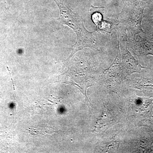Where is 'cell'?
<instances>
[{"mask_svg":"<svg viewBox=\"0 0 153 153\" xmlns=\"http://www.w3.org/2000/svg\"><path fill=\"white\" fill-rule=\"evenodd\" d=\"M118 47L117 55L112 65L103 71L105 76L116 81H122L127 76L134 73H140L143 67L128 50V38L125 27L122 25H118Z\"/></svg>","mask_w":153,"mask_h":153,"instance_id":"obj_1","label":"cell"},{"mask_svg":"<svg viewBox=\"0 0 153 153\" xmlns=\"http://www.w3.org/2000/svg\"><path fill=\"white\" fill-rule=\"evenodd\" d=\"M53 1L60 10V16L58 20L72 29L76 34V42L72 46L71 54L64 62V65L66 66L76 52L86 47H95V39L92 35L94 32H89L85 29L82 17L73 10L66 0Z\"/></svg>","mask_w":153,"mask_h":153,"instance_id":"obj_2","label":"cell"},{"mask_svg":"<svg viewBox=\"0 0 153 153\" xmlns=\"http://www.w3.org/2000/svg\"><path fill=\"white\" fill-rule=\"evenodd\" d=\"M60 76L59 81L77 88L85 97L86 100L90 102L86 91L88 87L95 84V77L94 69L89 61L85 60L74 64Z\"/></svg>","mask_w":153,"mask_h":153,"instance_id":"obj_3","label":"cell"},{"mask_svg":"<svg viewBox=\"0 0 153 153\" xmlns=\"http://www.w3.org/2000/svg\"><path fill=\"white\" fill-rule=\"evenodd\" d=\"M144 7L136 3L126 2L123 3L122 10L110 20L116 25L120 24L125 27L127 34L136 37L140 33H145L143 30V19L145 18Z\"/></svg>","mask_w":153,"mask_h":153,"instance_id":"obj_4","label":"cell"},{"mask_svg":"<svg viewBox=\"0 0 153 153\" xmlns=\"http://www.w3.org/2000/svg\"><path fill=\"white\" fill-rule=\"evenodd\" d=\"M153 100L134 95L131 101L133 116L140 120H153Z\"/></svg>","mask_w":153,"mask_h":153,"instance_id":"obj_5","label":"cell"},{"mask_svg":"<svg viewBox=\"0 0 153 153\" xmlns=\"http://www.w3.org/2000/svg\"><path fill=\"white\" fill-rule=\"evenodd\" d=\"M127 35L128 46L138 57L140 58L148 55L153 56V42L138 35L137 37Z\"/></svg>","mask_w":153,"mask_h":153,"instance_id":"obj_6","label":"cell"},{"mask_svg":"<svg viewBox=\"0 0 153 153\" xmlns=\"http://www.w3.org/2000/svg\"><path fill=\"white\" fill-rule=\"evenodd\" d=\"M116 121L114 115L108 109L107 105L104 104V110L102 115L97 121L92 132L98 133L106 130L116 123Z\"/></svg>","mask_w":153,"mask_h":153,"instance_id":"obj_7","label":"cell"},{"mask_svg":"<svg viewBox=\"0 0 153 153\" xmlns=\"http://www.w3.org/2000/svg\"><path fill=\"white\" fill-rule=\"evenodd\" d=\"M132 82L133 87L153 96V79L142 77L134 79Z\"/></svg>","mask_w":153,"mask_h":153,"instance_id":"obj_8","label":"cell"},{"mask_svg":"<svg viewBox=\"0 0 153 153\" xmlns=\"http://www.w3.org/2000/svg\"><path fill=\"white\" fill-rule=\"evenodd\" d=\"M117 27V25L110 19L108 21L102 19L98 25H96L95 31L105 32L111 34L112 30H116Z\"/></svg>","mask_w":153,"mask_h":153,"instance_id":"obj_9","label":"cell"},{"mask_svg":"<svg viewBox=\"0 0 153 153\" xmlns=\"http://www.w3.org/2000/svg\"><path fill=\"white\" fill-rule=\"evenodd\" d=\"M119 146V144L118 142L112 140L106 143L104 145L103 149L102 151L104 152H109L110 151L112 152V151L117 150Z\"/></svg>","mask_w":153,"mask_h":153,"instance_id":"obj_10","label":"cell"},{"mask_svg":"<svg viewBox=\"0 0 153 153\" xmlns=\"http://www.w3.org/2000/svg\"><path fill=\"white\" fill-rule=\"evenodd\" d=\"M139 147L143 152L149 151L152 149V144L148 141H141L139 143Z\"/></svg>","mask_w":153,"mask_h":153,"instance_id":"obj_11","label":"cell"},{"mask_svg":"<svg viewBox=\"0 0 153 153\" xmlns=\"http://www.w3.org/2000/svg\"><path fill=\"white\" fill-rule=\"evenodd\" d=\"M145 30L146 34L152 40H153V23L149 21H147L146 25H145Z\"/></svg>","mask_w":153,"mask_h":153,"instance_id":"obj_12","label":"cell"},{"mask_svg":"<svg viewBox=\"0 0 153 153\" xmlns=\"http://www.w3.org/2000/svg\"><path fill=\"white\" fill-rule=\"evenodd\" d=\"M145 18H147L148 21L153 23V10L150 11L146 15H145Z\"/></svg>","mask_w":153,"mask_h":153,"instance_id":"obj_13","label":"cell"}]
</instances>
